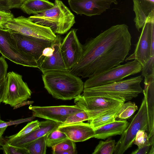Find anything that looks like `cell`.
Here are the masks:
<instances>
[{
    "mask_svg": "<svg viewBox=\"0 0 154 154\" xmlns=\"http://www.w3.org/2000/svg\"><path fill=\"white\" fill-rule=\"evenodd\" d=\"M131 38L127 25L112 26L86 41L79 60L69 72L89 78L120 65L131 49Z\"/></svg>",
    "mask_w": 154,
    "mask_h": 154,
    "instance_id": "cell-1",
    "label": "cell"
},
{
    "mask_svg": "<svg viewBox=\"0 0 154 154\" xmlns=\"http://www.w3.org/2000/svg\"><path fill=\"white\" fill-rule=\"evenodd\" d=\"M44 88L55 98L63 100L74 99L83 91L84 83L69 71L51 70L42 73Z\"/></svg>",
    "mask_w": 154,
    "mask_h": 154,
    "instance_id": "cell-2",
    "label": "cell"
},
{
    "mask_svg": "<svg viewBox=\"0 0 154 154\" xmlns=\"http://www.w3.org/2000/svg\"><path fill=\"white\" fill-rule=\"evenodd\" d=\"M54 6L44 12L29 17L31 21L49 28L55 34L67 32L75 23V17L60 0H54Z\"/></svg>",
    "mask_w": 154,
    "mask_h": 154,
    "instance_id": "cell-3",
    "label": "cell"
},
{
    "mask_svg": "<svg viewBox=\"0 0 154 154\" xmlns=\"http://www.w3.org/2000/svg\"><path fill=\"white\" fill-rule=\"evenodd\" d=\"M143 79L140 75L107 85L84 88L82 95L110 97L128 101L143 92L140 84Z\"/></svg>",
    "mask_w": 154,
    "mask_h": 154,
    "instance_id": "cell-4",
    "label": "cell"
},
{
    "mask_svg": "<svg viewBox=\"0 0 154 154\" xmlns=\"http://www.w3.org/2000/svg\"><path fill=\"white\" fill-rule=\"evenodd\" d=\"M3 102L16 109L25 105L32 103L27 101L31 98L32 92L22 75L13 71L7 73Z\"/></svg>",
    "mask_w": 154,
    "mask_h": 154,
    "instance_id": "cell-5",
    "label": "cell"
},
{
    "mask_svg": "<svg viewBox=\"0 0 154 154\" xmlns=\"http://www.w3.org/2000/svg\"><path fill=\"white\" fill-rule=\"evenodd\" d=\"M142 66L137 60L128 62L88 78L84 83V88L107 85L141 71Z\"/></svg>",
    "mask_w": 154,
    "mask_h": 154,
    "instance_id": "cell-6",
    "label": "cell"
},
{
    "mask_svg": "<svg viewBox=\"0 0 154 154\" xmlns=\"http://www.w3.org/2000/svg\"><path fill=\"white\" fill-rule=\"evenodd\" d=\"M74 99L75 105L87 113L88 120L106 114L125 102L123 100L112 97L103 96H84L81 94Z\"/></svg>",
    "mask_w": 154,
    "mask_h": 154,
    "instance_id": "cell-7",
    "label": "cell"
},
{
    "mask_svg": "<svg viewBox=\"0 0 154 154\" xmlns=\"http://www.w3.org/2000/svg\"><path fill=\"white\" fill-rule=\"evenodd\" d=\"M148 129L147 109L144 97L138 112L133 117L130 123L116 144L113 153L123 154L132 146L139 130H141L146 131H148Z\"/></svg>",
    "mask_w": 154,
    "mask_h": 154,
    "instance_id": "cell-8",
    "label": "cell"
},
{
    "mask_svg": "<svg viewBox=\"0 0 154 154\" xmlns=\"http://www.w3.org/2000/svg\"><path fill=\"white\" fill-rule=\"evenodd\" d=\"M5 29L11 33L47 40L53 41L57 36L49 28L34 23L23 16L14 17L7 22L5 25Z\"/></svg>",
    "mask_w": 154,
    "mask_h": 154,
    "instance_id": "cell-9",
    "label": "cell"
},
{
    "mask_svg": "<svg viewBox=\"0 0 154 154\" xmlns=\"http://www.w3.org/2000/svg\"><path fill=\"white\" fill-rule=\"evenodd\" d=\"M0 53L13 63L23 66L38 68L37 62L31 57L20 50L7 29L0 28Z\"/></svg>",
    "mask_w": 154,
    "mask_h": 154,
    "instance_id": "cell-10",
    "label": "cell"
},
{
    "mask_svg": "<svg viewBox=\"0 0 154 154\" xmlns=\"http://www.w3.org/2000/svg\"><path fill=\"white\" fill-rule=\"evenodd\" d=\"M135 45L134 52L125 61L136 60L143 67L151 57L154 55V20L145 23Z\"/></svg>",
    "mask_w": 154,
    "mask_h": 154,
    "instance_id": "cell-11",
    "label": "cell"
},
{
    "mask_svg": "<svg viewBox=\"0 0 154 154\" xmlns=\"http://www.w3.org/2000/svg\"><path fill=\"white\" fill-rule=\"evenodd\" d=\"M11 34L18 48L32 57L37 62L38 66L44 49L51 47L54 41L35 38L17 33H11Z\"/></svg>",
    "mask_w": 154,
    "mask_h": 154,
    "instance_id": "cell-12",
    "label": "cell"
},
{
    "mask_svg": "<svg viewBox=\"0 0 154 154\" xmlns=\"http://www.w3.org/2000/svg\"><path fill=\"white\" fill-rule=\"evenodd\" d=\"M29 109L32 111V116L53 121L60 124H64L70 115L83 110L75 105L73 106H39L30 105Z\"/></svg>",
    "mask_w": 154,
    "mask_h": 154,
    "instance_id": "cell-13",
    "label": "cell"
},
{
    "mask_svg": "<svg viewBox=\"0 0 154 154\" xmlns=\"http://www.w3.org/2000/svg\"><path fill=\"white\" fill-rule=\"evenodd\" d=\"M77 30L71 29L62 40L60 46L62 55L69 71L79 61L82 52L83 45L77 36Z\"/></svg>",
    "mask_w": 154,
    "mask_h": 154,
    "instance_id": "cell-14",
    "label": "cell"
},
{
    "mask_svg": "<svg viewBox=\"0 0 154 154\" xmlns=\"http://www.w3.org/2000/svg\"><path fill=\"white\" fill-rule=\"evenodd\" d=\"M72 10L77 14L91 17L100 15L114 4L117 5V0H68Z\"/></svg>",
    "mask_w": 154,
    "mask_h": 154,
    "instance_id": "cell-15",
    "label": "cell"
},
{
    "mask_svg": "<svg viewBox=\"0 0 154 154\" xmlns=\"http://www.w3.org/2000/svg\"><path fill=\"white\" fill-rule=\"evenodd\" d=\"M62 40L60 36L57 35L52 45L54 49L53 53L50 56L42 58L38 68L42 73L51 70L69 71L64 62L61 50Z\"/></svg>",
    "mask_w": 154,
    "mask_h": 154,
    "instance_id": "cell-16",
    "label": "cell"
},
{
    "mask_svg": "<svg viewBox=\"0 0 154 154\" xmlns=\"http://www.w3.org/2000/svg\"><path fill=\"white\" fill-rule=\"evenodd\" d=\"M60 124L52 121L41 122L39 126L29 134L21 137L11 139L7 138L10 144L20 147H24L34 140L57 129Z\"/></svg>",
    "mask_w": 154,
    "mask_h": 154,
    "instance_id": "cell-17",
    "label": "cell"
},
{
    "mask_svg": "<svg viewBox=\"0 0 154 154\" xmlns=\"http://www.w3.org/2000/svg\"><path fill=\"white\" fill-rule=\"evenodd\" d=\"M57 129L67 138L74 142H82L94 137V130L89 123L83 122L71 124H61Z\"/></svg>",
    "mask_w": 154,
    "mask_h": 154,
    "instance_id": "cell-18",
    "label": "cell"
},
{
    "mask_svg": "<svg viewBox=\"0 0 154 154\" xmlns=\"http://www.w3.org/2000/svg\"><path fill=\"white\" fill-rule=\"evenodd\" d=\"M144 77V88L143 90L147 109L148 123V135L151 144H154V74Z\"/></svg>",
    "mask_w": 154,
    "mask_h": 154,
    "instance_id": "cell-19",
    "label": "cell"
},
{
    "mask_svg": "<svg viewBox=\"0 0 154 154\" xmlns=\"http://www.w3.org/2000/svg\"><path fill=\"white\" fill-rule=\"evenodd\" d=\"M134 21L138 31L147 21L154 20V0H133Z\"/></svg>",
    "mask_w": 154,
    "mask_h": 154,
    "instance_id": "cell-20",
    "label": "cell"
},
{
    "mask_svg": "<svg viewBox=\"0 0 154 154\" xmlns=\"http://www.w3.org/2000/svg\"><path fill=\"white\" fill-rule=\"evenodd\" d=\"M129 125L124 120H116L113 122L94 130V138L105 139L112 136L122 135Z\"/></svg>",
    "mask_w": 154,
    "mask_h": 154,
    "instance_id": "cell-21",
    "label": "cell"
},
{
    "mask_svg": "<svg viewBox=\"0 0 154 154\" xmlns=\"http://www.w3.org/2000/svg\"><path fill=\"white\" fill-rule=\"evenodd\" d=\"M54 3L45 0H24L20 8L28 14L42 13L54 6Z\"/></svg>",
    "mask_w": 154,
    "mask_h": 154,
    "instance_id": "cell-22",
    "label": "cell"
},
{
    "mask_svg": "<svg viewBox=\"0 0 154 154\" xmlns=\"http://www.w3.org/2000/svg\"><path fill=\"white\" fill-rule=\"evenodd\" d=\"M122 105L98 117L88 120V123L95 130L115 122Z\"/></svg>",
    "mask_w": 154,
    "mask_h": 154,
    "instance_id": "cell-23",
    "label": "cell"
},
{
    "mask_svg": "<svg viewBox=\"0 0 154 154\" xmlns=\"http://www.w3.org/2000/svg\"><path fill=\"white\" fill-rule=\"evenodd\" d=\"M48 134H46L29 143L24 147L29 154H45L46 140Z\"/></svg>",
    "mask_w": 154,
    "mask_h": 154,
    "instance_id": "cell-24",
    "label": "cell"
},
{
    "mask_svg": "<svg viewBox=\"0 0 154 154\" xmlns=\"http://www.w3.org/2000/svg\"><path fill=\"white\" fill-rule=\"evenodd\" d=\"M53 154H76L75 142L67 138L52 147Z\"/></svg>",
    "mask_w": 154,
    "mask_h": 154,
    "instance_id": "cell-25",
    "label": "cell"
},
{
    "mask_svg": "<svg viewBox=\"0 0 154 154\" xmlns=\"http://www.w3.org/2000/svg\"><path fill=\"white\" fill-rule=\"evenodd\" d=\"M138 107L135 103L129 101L124 103L117 114L116 118L125 120L130 118L137 111Z\"/></svg>",
    "mask_w": 154,
    "mask_h": 154,
    "instance_id": "cell-26",
    "label": "cell"
},
{
    "mask_svg": "<svg viewBox=\"0 0 154 154\" xmlns=\"http://www.w3.org/2000/svg\"><path fill=\"white\" fill-rule=\"evenodd\" d=\"M116 142L114 140H100L92 154H112L113 153Z\"/></svg>",
    "mask_w": 154,
    "mask_h": 154,
    "instance_id": "cell-27",
    "label": "cell"
},
{
    "mask_svg": "<svg viewBox=\"0 0 154 154\" xmlns=\"http://www.w3.org/2000/svg\"><path fill=\"white\" fill-rule=\"evenodd\" d=\"M67 138L65 134L58 129L54 130L48 134L47 146L52 148Z\"/></svg>",
    "mask_w": 154,
    "mask_h": 154,
    "instance_id": "cell-28",
    "label": "cell"
},
{
    "mask_svg": "<svg viewBox=\"0 0 154 154\" xmlns=\"http://www.w3.org/2000/svg\"><path fill=\"white\" fill-rule=\"evenodd\" d=\"M40 123V122L38 120L32 121L28 123L17 133L9 137H6V138L11 139L23 136L38 128L39 125Z\"/></svg>",
    "mask_w": 154,
    "mask_h": 154,
    "instance_id": "cell-29",
    "label": "cell"
},
{
    "mask_svg": "<svg viewBox=\"0 0 154 154\" xmlns=\"http://www.w3.org/2000/svg\"><path fill=\"white\" fill-rule=\"evenodd\" d=\"M86 112L83 110L73 113L67 117L64 124H71L79 123L88 120Z\"/></svg>",
    "mask_w": 154,
    "mask_h": 154,
    "instance_id": "cell-30",
    "label": "cell"
},
{
    "mask_svg": "<svg viewBox=\"0 0 154 154\" xmlns=\"http://www.w3.org/2000/svg\"><path fill=\"white\" fill-rule=\"evenodd\" d=\"M4 153L6 154H29L25 147H20L10 144L6 141L2 144Z\"/></svg>",
    "mask_w": 154,
    "mask_h": 154,
    "instance_id": "cell-31",
    "label": "cell"
},
{
    "mask_svg": "<svg viewBox=\"0 0 154 154\" xmlns=\"http://www.w3.org/2000/svg\"><path fill=\"white\" fill-rule=\"evenodd\" d=\"M24 0H0V10L8 11L13 8H20Z\"/></svg>",
    "mask_w": 154,
    "mask_h": 154,
    "instance_id": "cell-32",
    "label": "cell"
},
{
    "mask_svg": "<svg viewBox=\"0 0 154 154\" xmlns=\"http://www.w3.org/2000/svg\"><path fill=\"white\" fill-rule=\"evenodd\" d=\"M134 143L138 147L144 145L150 144L148 135L145 131L140 130L137 131Z\"/></svg>",
    "mask_w": 154,
    "mask_h": 154,
    "instance_id": "cell-33",
    "label": "cell"
},
{
    "mask_svg": "<svg viewBox=\"0 0 154 154\" xmlns=\"http://www.w3.org/2000/svg\"><path fill=\"white\" fill-rule=\"evenodd\" d=\"M142 76L144 77L154 74V55L151 57L149 60L142 69Z\"/></svg>",
    "mask_w": 154,
    "mask_h": 154,
    "instance_id": "cell-34",
    "label": "cell"
},
{
    "mask_svg": "<svg viewBox=\"0 0 154 154\" xmlns=\"http://www.w3.org/2000/svg\"><path fill=\"white\" fill-rule=\"evenodd\" d=\"M14 18L13 14L9 11L0 10V28L5 29L6 23Z\"/></svg>",
    "mask_w": 154,
    "mask_h": 154,
    "instance_id": "cell-35",
    "label": "cell"
},
{
    "mask_svg": "<svg viewBox=\"0 0 154 154\" xmlns=\"http://www.w3.org/2000/svg\"><path fill=\"white\" fill-rule=\"evenodd\" d=\"M8 64L5 57L3 56L0 57V80L5 79L7 74Z\"/></svg>",
    "mask_w": 154,
    "mask_h": 154,
    "instance_id": "cell-36",
    "label": "cell"
},
{
    "mask_svg": "<svg viewBox=\"0 0 154 154\" xmlns=\"http://www.w3.org/2000/svg\"><path fill=\"white\" fill-rule=\"evenodd\" d=\"M151 145L150 144L144 145L139 147L133 151L131 154H146L149 152Z\"/></svg>",
    "mask_w": 154,
    "mask_h": 154,
    "instance_id": "cell-37",
    "label": "cell"
},
{
    "mask_svg": "<svg viewBox=\"0 0 154 154\" xmlns=\"http://www.w3.org/2000/svg\"><path fill=\"white\" fill-rule=\"evenodd\" d=\"M5 82V78L0 80V104L3 101Z\"/></svg>",
    "mask_w": 154,
    "mask_h": 154,
    "instance_id": "cell-38",
    "label": "cell"
},
{
    "mask_svg": "<svg viewBox=\"0 0 154 154\" xmlns=\"http://www.w3.org/2000/svg\"><path fill=\"white\" fill-rule=\"evenodd\" d=\"M7 128V127H5L0 128V146H1L2 144V135Z\"/></svg>",
    "mask_w": 154,
    "mask_h": 154,
    "instance_id": "cell-39",
    "label": "cell"
},
{
    "mask_svg": "<svg viewBox=\"0 0 154 154\" xmlns=\"http://www.w3.org/2000/svg\"><path fill=\"white\" fill-rule=\"evenodd\" d=\"M45 0L47 1H48V0Z\"/></svg>",
    "mask_w": 154,
    "mask_h": 154,
    "instance_id": "cell-40",
    "label": "cell"
}]
</instances>
